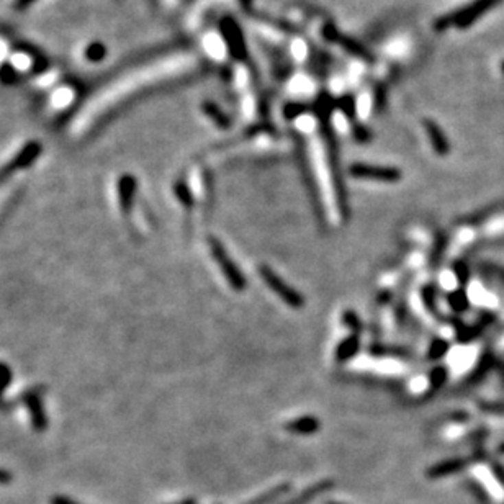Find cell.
Listing matches in <instances>:
<instances>
[{
    "label": "cell",
    "mask_w": 504,
    "mask_h": 504,
    "mask_svg": "<svg viewBox=\"0 0 504 504\" xmlns=\"http://www.w3.org/2000/svg\"><path fill=\"white\" fill-rule=\"evenodd\" d=\"M290 488H292L290 483L277 485L275 488H272V490L266 491V493L259 494L257 498L251 499V501H247L244 504H272V503H275L277 499H280L282 496H284V494H287L290 491Z\"/></svg>",
    "instance_id": "30bf717a"
},
{
    "label": "cell",
    "mask_w": 504,
    "mask_h": 504,
    "mask_svg": "<svg viewBox=\"0 0 504 504\" xmlns=\"http://www.w3.org/2000/svg\"><path fill=\"white\" fill-rule=\"evenodd\" d=\"M25 403H27V406L30 409V416H32L33 427H35L38 433L45 431L48 424H46V416H45V411H43L40 396H38L36 393H28V395L25 396Z\"/></svg>",
    "instance_id": "52a82bcc"
},
{
    "label": "cell",
    "mask_w": 504,
    "mask_h": 504,
    "mask_svg": "<svg viewBox=\"0 0 504 504\" xmlns=\"http://www.w3.org/2000/svg\"><path fill=\"white\" fill-rule=\"evenodd\" d=\"M0 82L3 85H16L20 82V72L12 62L0 64Z\"/></svg>",
    "instance_id": "4fadbf2b"
},
{
    "label": "cell",
    "mask_w": 504,
    "mask_h": 504,
    "mask_svg": "<svg viewBox=\"0 0 504 504\" xmlns=\"http://www.w3.org/2000/svg\"><path fill=\"white\" fill-rule=\"evenodd\" d=\"M360 347V336L352 334L347 339H344L343 343L337 345L336 349V360L337 362H345L349 358H352L358 352Z\"/></svg>",
    "instance_id": "9c48e42d"
},
{
    "label": "cell",
    "mask_w": 504,
    "mask_h": 504,
    "mask_svg": "<svg viewBox=\"0 0 504 504\" xmlns=\"http://www.w3.org/2000/svg\"><path fill=\"white\" fill-rule=\"evenodd\" d=\"M12 481V473L0 468V485H8Z\"/></svg>",
    "instance_id": "603a6c76"
},
{
    "label": "cell",
    "mask_w": 504,
    "mask_h": 504,
    "mask_svg": "<svg viewBox=\"0 0 504 504\" xmlns=\"http://www.w3.org/2000/svg\"><path fill=\"white\" fill-rule=\"evenodd\" d=\"M36 0H14V10L23 12L35 3Z\"/></svg>",
    "instance_id": "44dd1931"
},
{
    "label": "cell",
    "mask_w": 504,
    "mask_h": 504,
    "mask_svg": "<svg viewBox=\"0 0 504 504\" xmlns=\"http://www.w3.org/2000/svg\"><path fill=\"white\" fill-rule=\"evenodd\" d=\"M285 429L295 434H314L321 429V422L316 420L314 416H301L293 421H288L285 424Z\"/></svg>",
    "instance_id": "ba28073f"
},
{
    "label": "cell",
    "mask_w": 504,
    "mask_h": 504,
    "mask_svg": "<svg viewBox=\"0 0 504 504\" xmlns=\"http://www.w3.org/2000/svg\"><path fill=\"white\" fill-rule=\"evenodd\" d=\"M108 54V49L102 41L89 43L87 48L84 49V56L89 62H102Z\"/></svg>",
    "instance_id": "7c38bea8"
},
{
    "label": "cell",
    "mask_w": 504,
    "mask_h": 504,
    "mask_svg": "<svg viewBox=\"0 0 504 504\" xmlns=\"http://www.w3.org/2000/svg\"><path fill=\"white\" fill-rule=\"evenodd\" d=\"M427 131H429L431 141H433L435 151H437L439 154H446V152H447V143H446V139L442 138V133L439 131V128H435L433 125H427Z\"/></svg>",
    "instance_id": "5bb4252c"
},
{
    "label": "cell",
    "mask_w": 504,
    "mask_h": 504,
    "mask_svg": "<svg viewBox=\"0 0 504 504\" xmlns=\"http://www.w3.org/2000/svg\"><path fill=\"white\" fill-rule=\"evenodd\" d=\"M447 347H448V345H447L446 341L435 339L434 343L431 344L429 354H427V356H429V360H435V358H441L444 356V354H446Z\"/></svg>",
    "instance_id": "ac0fdd59"
},
{
    "label": "cell",
    "mask_w": 504,
    "mask_h": 504,
    "mask_svg": "<svg viewBox=\"0 0 504 504\" xmlns=\"http://www.w3.org/2000/svg\"><path fill=\"white\" fill-rule=\"evenodd\" d=\"M259 273L268 287L279 295V297L285 303H287L290 308H293V310L303 308V305H305V298H303V295L298 292V290L290 287L287 282H284V279L277 275V273L273 272L271 267L266 266V264H262V266L259 267Z\"/></svg>",
    "instance_id": "7a4b0ae2"
},
{
    "label": "cell",
    "mask_w": 504,
    "mask_h": 504,
    "mask_svg": "<svg viewBox=\"0 0 504 504\" xmlns=\"http://www.w3.org/2000/svg\"><path fill=\"white\" fill-rule=\"evenodd\" d=\"M10 378H12L10 369H8L5 364H0V395H2V391L5 390L8 383H10Z\"/></svg>",
    "instance_id": "d6986e66"
},
{
    "label": "cell",
    "mask_w": 504,
    "mask_h": 504,
    "mask_svg": "<svg viewBox=\"0 0 504 504\" xmlns=\"http://www.w3.org/2000/svg\"><path fill=\"white\" fill-rule=\"evenodd\" d=\"M51 504H79V503L67 496H54L51 498Z\"/></svg>",
    "instance_id": "7402d4cb"
},
{
    "label": "cell",
    "mask_w": 504,
    "mask_h": 504,
    "mask_svg": "<svg viewBox=\"0 0 504 504\" xmlns=\"http://www.w3.org/2000/svg\"><path fill=\"white\" fill-rule=\"evenodd\" d=\"M175 195L179 196V200H181L185 208L194 207V196H192L189 187H187L185 183L179 182L177 185H175Z\"/></svg>",
    "instance_id": "2e32d148"
},
{
    "label": "cell",
    "mask_w": 504,
    "mask_h": 504,
    "mask_svg": "<svg viewBox=\"0 0 504 504\" xmlns=\"http://www.w3.org/2000/svg\"><path fill=\"white\" fill-rule=\"evenodd\" d=\"M343 323L345 324V326H349L350 330H352V334H358V336H360L362 324H360V319L357 318V314L354 313V311H344Z\"/></svg>",
    "instance_id": "e0dca14e"
},
{
    "label": "cell",
    "mask_w": 504,
    "mask_h": 504,
    "mask_svg": "<svg viewBox=\"0 0 504 504\" xmlns=\"http://www.w3.org/2000/svg\"><path fill=\"white\" fill-rule=\"evenodd\" d=\"M326 504H344V503H339V501H328Z\"/></svg>",
    "instance_id": "d4e9b609"
},
{
    "label": "cell",
    "mask_w": 504,
    "mask_h": 504,
    "mask_svg": "<svg viewBox=\"0 0 504 504\" xmlns=\"http://www.w3.org/2000/svg\"><path fill=\"white\" fill-rule=\"evenodd\" d=\"M136 179L133 175L126 174L123 177H119L118 181V196H119V205L125 211H128L131 208V203H133L135 194H136Z\"/></svg>",
    "instance_id": "8992f818"
},
{
    "label": "cell",
    "mask_w": 504,
    "mask_h": 504,
    "mask_svg": "<svg viewBox=\"0 0 504 504\" xmlns=\"http://www.w3.org/2000/svg\"><path fill=\"white\" fill-rule=\"evenodd\" d=\"M463 467V462L462 460H447V462H442V463H437L434 465V467H431L429 470H427V477L429 478H442L448 475V473H454L457 472L459 468Z\"/></svg>",
    "instance_id": "8fae6325"
},
{
    "label": "cell",
    "mask_w": 504,
    "mask_h": 504,
    "mask_svg": "<svg viewBox=\"0 0 504 504\" xmlns=\"http://www.w3.org/2000/svg\"><path fill=\"white\" fill-rule=\"evenodd\" d=\"M336 486V483L332 480H323V481H318V483L311 485L310 488L303 490L298 496H295L292 499H288V501L285 503H280V504H308L311 499H314L316 496H319V494L326 493V491L332 490Z\"/></svg>",
    "instance_id": "5b68a950"
},
{
    "label": "cell",
    "mask_w": 504,
    "mask_h": 504,
    "mask_svg": "<svg viewBox=\"0 0 504 504\" xmlns=\"http://www.w3.org/2000/svg\"><path fill=\"white\" fill-rule=\"evenodd\" d=\"M174 504H196V499L195 498H185V499H182V501L174 503Z\"/></svg>",
    "instance_id": "cb8c5ba5"
},
{
    "label": "cell",
    "mask_w": 504,
    "mask_h": 504,
    "mask_svg": "<svg viewBox=\"0 0 504 504\" xmlns=\"http://www.w3.org/2000/svg\"><path fill=\"white\" fill-rule=\"evenodd\" d=\"M208 246H210V249H211L213 259L216 260L218 266H220L221 268V272L225 273L228 284L231 285L234 290H238V292H242V290L246 288V277L242 275V272L236 267V264L233 262V259L226 254L225 247L220 242V239L215 236H210L208 238Z\"/></svg>",
    "instance_id": "6da1fadb"
},
{
    "label": "cell",
    "mask_w": 504,
    "mask_h": 504,
    "mask_svg": "<svg viewBox=\"0 0 504 504\" xmlns=\"http://www.w3.org/2000/svg\"><path fill=\"white\" fill-rule=\"evenodd\" d=\"M370 352L375 356H408V350L400 347H390V345H374L370 347Z\"/></svg>",
    "instance_id": "9a60e30c"
},
{
    "label": "cell",
    "mask_w": 504,
    "mask_h": 504,
    "mask_svg": "<svg viewBox=\"0 0 504 504\" xmlns=\"http://www.w3.org/2000/svg\"><path fill=\"white\" fill-rule=\"evenodd\" d=\"M41 151H43V146L38 143V141H30V143L25 144L23 149H21L19 154L8 162L7 165H3V168L0 169V181H3V179L16 172V170L30 168V165H32L33 162L38 159V156L41 154Z\"/></svg>",
    "instance_id": "3957f363"
},
{
    "label": "cell",
    "mask_w": 504,
    "mask_h": 504,
    "mask_svg": "<svg viewBox=\"0 0 504 504\" xmlns=\"http://www.w3.org/2000/svg\"><path fill=\"white\" fill-rule=\"evenodd\" d=\"M431 380H433L434 387H441L444 380H446V369H444V367H437V369H434L433 374H431Z\"/></svg>",
    "instance_id": "ffe728a7"
},
{
    "label": "cell",
    "mask_w": 504,
    "mask_h": 504,
    "mask_svg": "<svg viewBox=\"0 0 504 504\" xmlns=\"http://www.w3.org/2000/svg\"><path fill=\"white\" fill-rule=\"evenodd\" d=\"M350 175L356 179H367V181L377 182H398L401 172L393 168H378V165L356 164L350 168Z\"/></svg>",
    "instance_id": "277c9868"
}]
</instances>
